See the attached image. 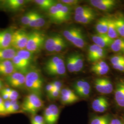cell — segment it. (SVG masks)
<instances>
[{
  "instance_id": "obj_47",
  "label": "cell",
  "mask_w": 124,
  "mask_h": 124,
  "mask_svg": "<svg viewBox=\"0 0 124 124\" xmlns=\"http://www.w3.org/2000/svg\"><path fill=\"white\" fill-rule=\"evenodd\" d=\"M47 95H48V97L49 98H50L51 99L55 100V99H57L58 98H60V92L58 91H57V90H53L52 92L48 94Z\"/></svg>"
},
{
  "instance_id": "obj_37",
  "label": "cell",
  "mask_w": 124,
  "mask_h": 124,
  "mask_svg": "<svg viewBox=\"0 0 124 124\" xmlns=\"http://www.w3.org/2000/svg\"><path fill=\"white\" fill-rule=\"evenodd\" d=\"M67 46V45L66 41L62 37V36H61L58 41L55 53H58L62 52V50H63Z\"/></svg>"
},
{
  "instance_id": "obj_44",
  "label": "cell",
  "mask_w": 124,
  "mask_h": 124,
  "mask_svg": "<svg viewBox=\"0 0 124 124\" xmlns=\"http://www.w3.org/2000/svg\"><path fill=\"white\" fill-rule=\"evenodd\" d=\"M60 3L63 4L65 5L70 7L73 6H77L80 3V1L78 0H61L60 1Z\"/></svg>"
},
{
  "instance_id": "obj_10",
  "label": "cell",
  "mask_w": 124,
  "mask_h": 124,
  "mask_svg": "<svg viewBox=\"0 0 124 124\" xmlns=\"http://www.w3.org/2000/svg\"><path fill=\"white\" fill-rule=\"evenodd\" d=\"M115 99L118 106L124 108V79H120L116 84Z\"/></svg>"
},
{
  "instance_id": "obj_28",
  "label": "cell",
  "mask_w": 124,
  "mask_h": 124,
  "mask_svg": "<svg viewBox=\"0 0 124 124\" xmlns=\"http://www.w3.org/2000/svg\"><path fill=\"white\" fill-rule=\"evenodd\" d=\"M110 118L108 115L96 116L92 119L90 124H109Z\"/></svg>"
},
{
  "instance_id": "obj_41",
  "label": "cell",
  "mask_w": 124,
  "mask_h": 124,
  "mask_svg": "<svg viewBox=\"0 0 124 124\" xmlns=\"http://www.w3.org/2000/svg\"><path fill=\"white\" fill-rule=\"evenodd\" d=\"M106 99V98L103 96H100L95 98L92 103V107L93 110L94 111Z\"/></svg>"
},
{
  "instance_id": "obj_43",
  "label": "cell",
  "mask_w": 124,
  "mask_h": 124,
  "mask_svg": "<svg viewBox=\"0 0 124 124\" xmlns=\"http://www.w3.org/2000/svg\"><path fill=\"white\" fill-rule=\"evenodd\" d=\"M109 106V104L108 100L106 99L102 104L96 108L94 111L98 113H103L106 111Z\"/></svg>"
},
{
  "instance_id": "obj_46",
  "label": "cell",
  "mask_w": 124,
  "mask_h": 124,
  "mask_svg": "<svg viewBox=\"0 0 124 124\" xmlns=\"http://www.w3.org/2000/svg\"><path fill=\"white\" fill-rule=\"evenodd\" d=\"M7 115L5 106V100L0 96V116Z\"/></svg>"
},
{
  "instance_id": "obj_19",
  "label": "cell",
  "mask_w": 124,
  "mask_h": 124,
  "mask_svg": "<svg viewBox=\"0 0 124 124\" xmlns=\"http://www.w3.org/2000/svg\"><path fill=\"white\" fill-rule=\"evenodd\" d=\"M46 24V20L42 15L35 12L34 16L31 19L29 26L33 28H40L44 26Z\"/></svg>"
},
{
  "instance_id": "obj_22",
  "label": "cell",
  "mask_w": 124,
  "mask_h": 124,
  "mask_svg": "<svg viewBox=\"0 0 124 124\" xmlns=\"http://www.w3.org/2000/svg\"><path fill=\"white\" fill-rule=\"evenodd\" d=\"M109 48L114 53H124V39L119 37L114 40Z\"/></svg>"
},
{
  "instance_id": "obj_33",
  "label": "cell",
  "mask_w": 124,
  "mask_h": 124,
  "mask_svg": "<svg viewBox=\"0 0 124 124\" xmlns=\"http://www.w3.org/2000/svg\"><path fill=\"white\" fill-rule=\"evenodd\" d=\"M33 53L28 51L26 49H23L17 51V55L23 59L29 62H31L32 59V55Z\"/></svg>"
},
{
  "instance_id": "obj_7",
  "label": "cell",
  "mask_w": 124,
  "mask_h": 124,
  "mask_svg": "<svg viewBox=\"0 0 124 124\" xmlns=\"http://www.w3.org/2000/svg\"><path fill=\"white\" fill-rule=\"evenodd\" d=\"M94 85L99 93L109 94L113 91V85L111 80L106 77L98 78L94 80Z\"/></svg>"
},
{
  "instance_id": "obj_4",
  "label": "cell",
  "mask_w": 124,
  "mask_h": 124,
  "mask_svg": "<svg viewBox=\"0 0 124 124\" xmlns=\"http://www.w3.org/2000/svg\"><path fill=\"white\" fill-rule=\"evenodd\" d=\"M82 30L76 27H71L62 31V36L75 47L83 49L86 45V41Z\"/></svg>"
},
{
  "instance_id": "obj_24",
  "label": "cell",
  "mask_w": 124,
  "mask_h": 124,
  "mask_svg": "<svg viewBox=\"0 0 124 124\" xmlns=\"http://www.w3.org/2000/svg\"><path fill=\"white\" fill-rule=\"evenodd\" d=\"M74 60L75 73L80 72L83 69L84 61V56L80 53H74Z\"/></svg>"
},
{
  "instance_id": "obj_26",
  "label": "cell",
  "mask_w": 124,
  "mask_h": 124,
  "mask_svg": "<svg viewBox=\"0 0 124 124\" xmlns=\"http://www.w3.org/2000/svg\"><path fill=\"white\" fill-rule=\"evenodd\" d=\"M48 11L49 17L51 20L54 23H60L59 13L56 5H55L53 7H52L48 10Z\"/></svg>"
},
{
  "instance_id": "obj_49",
  "label": "cell",
  "mask_w": 124,
  "mask_h": 124,
  "mask_svg": "<svg viewBox=\"0 0 124 124\" xmlns=\"http://www.w3.org/2000/svg\"><path fill=\"white\" fill-rule=\"evenodd\" d=\"M52 83L53 85V87H54V90H57L59 92H61L62 90V82L60 81H58V80H55L52 82Z\"/></svg>"
},
{
  "instance_id": "obj_5",
  "label": "cell",
  "mask_w": 124,
  "mask_h": 124,
  "mask_svg": "<svg viewBox=\"0 0 124 124\" xmlns=\"http://www.w3.org/2000/svg\"><path fill=\"white\" fill-rule=\"evenodd\" d=\"M46 36L41 31H32L29 33L26 49L31 53H34L39 51L44 46Z\"/></svg>"
},
{
  "instance_id": "obj_17",
  "label": "cell",
  "mask_w": 124,
  "mask_h": 124,
  "mask_svg": "<svg viewBox=\"0 0 124 124\" xmlns=\"http://www.w3.org/2000/svg\"><path fill=\"white\" fill-rule=\"evenodd\" d=\"M109 23V17H102L99 19L95 25V29L98 34H107Z\"/></svg>"
},
{
  "instance_id": "obj_40",
  "label": "cell",
  "mask_w": 124,
  "mask_h": 124,
  "mask_svg": "<svg viewBox=\"0 0 124 124\" xmlns=\"http://www.w3.org/2000/svg\"><path fill=\"white\" fill-rule=\"evenodd\" d=\"M31 122V124H46L43 116L38 115L32 116Z\"/></svg>"
},
{
  "instance_id": "obj_1",
  "label": "cell",
  "mask_w": 124,
  "mask_h": 124,
  "mask_svg": "<svg viewBox=\"0 0 124 124\" xmlns=\"http://www.w3.org/2000/svg\"><path fill=\"white\" fill-rule=\"evenodd\" d=\"M43 87V79L40 71L36 68L30 70L25 74V88L30 93L41 96Z\"/></svg>"
},
{
  "instance_id": "obj_25",
  "label": "cell",
  "mask_w": 124,
  "mask_h": 124,
  "mask_svg": "<svg viewBox=\"0 0 124 124\" xmlns=\"http://www.w3.org/2000/svg\"><path fill=\"white\" fill-rule=\"evenodd\" d=\"M26 2L23 0H8L6 1L5 5L8 9L15 11L20 9Z\"/></svg>"
},
{
  "instance_id": "obj_54",
  "label": "cell",
  "mask_w": 124,
  "mask_h": 124,
  "mask_svg": "<svg viewBox=\"0 0 124 124\" xmlns=\"http://www.w3.org/2000/svg\"><path fill=\"white\" fill-rule=\"evenodd\" d=\"M3 88V83L1 80L0 79V91Z\"/></svg>"
},
{
  "instance_id": "obj_16",
  "label": "cell",
  "mask_w": 124,
  "mask_h": 124,
  "mask_svg": "<svg viewBox=\"0 0 124 124\" xmlns=\"http://www.w3.org/2000/svg\"><path fill=\"white\" fill-rule=\"evenodd\" d=\"M56 6L60 14L61 23L66 22L70 19L72 13V8L69 6L59 2L56 3Z\"/></svg>"
},
{
  "instance_id": "obj_11",
  "label": "cell",
  "mask_w": 124,
  "mask_h": 124,
  "mask_svg": "<svg viewBox=\"0 0 124 124\" xmlns=\"http://www.w3.org/2000/svg\"><path fill=\"white\" fill-rule=\"evenodd\" d=\"M91 39L95 44L103 49L109 47L114 40L110 38L107 34H99L98 33L92 35Z\"/></svg>"
},
{
  "instance_id": "obj_45",
  "label": "cell",
  "mask_w": 124,
  "mask_h": 124,
  "mask_svg": "<svg viewBox=\"0 0 124 124\" xmlns=\"http://www.w3.org/2000/svg\"><path fill=\"white\" fill-rule=\"evenodd\" d=\"M9 100H18L19 98V94L15 90L11 89L9 93Z\"/></svg>"
},
{
  "instance_id": "obj_31",
  "label": "cell",
  "mask_w": 124,
  "mask_h": 124,
  "mask_svg": "<svg viewBox=\"0 0 124 124\" xmlns=\"http://www.w3.org/2000/svg\"><path fill=\"white\" fill-rule=\"evenodd\" d=\"M94 12L92 8L88 6H77L75 8V15H82Z\"/></svg>"
},
{
  "instance_id": "obj_55",
  "label": "cell",
  "mask_w": 124,
  "mask_h": 124,
  "mask_svg": "<svg viewBox=\"0 0 124 124\" xmlns=\"http://www.w3.org/2000/svg\"></svg>"
},
{
  "instance_id": "obj_36",
  "label": "cell",
  "mask_w": 124,
  "mask_h": 124,
  "mask_svg": "<svg viewBox=\"0 0 124 124\" xmlns=\"http://www.w3.org/2000/svg\"><path fill=\"white\" fill-rule=\"evenodd\" d=\"M35 11H30L25 13L21 18L20 21L24 25L29 26L31 19L33 18Z\"/></svg>"
},
{
  "instance_id": "obj_18",
  "label": "cell",
  "mask_w": 124,
  "mask_h": 124,
  "mask_svg": "<svg viewBox=\"0 0 124 124\" xmlns=\"http://www.w3.org/2000/svg\"><path fill=\"white\" fill-rule=\"evenodd\" d=\"M96 14L95 12L88 13L82 15H75L74 19L76 22L82 24H88L92 22L96 18Z\"/></svg>"
},
{
  "instance_id": "obj_30",
  "label": "cell",
  "mask_w": 124,
  "mask_h": 124,
  "mask_svg": "<svg viewBox=\"0 0 124 124\" xmlns=\"http://www.w3.org/2000/svg\"><path fill=\"white\" fill-rule=\"evenodd\" d=\"M91 91V87L90 84L87 81H86L84 86L82 88L80 89L76 92V94L81 98H88L90 95Z\"/></svg>"
},
{
  "instance_id": "obj_56",
  "label": "cell",
  "mask_w": 124,
  "mask_h": 124,
  "mask_svg": "<svg viewBox=\"0 0 124 124\" xmlns=\"http://www.w3.org/2000/svg\"></svg>"
},
{
  "instance_id": "obj_9",
  "label": "cell",
  "mask_w": 124,
  "mask_h": 124,
  "mask_svg": "<svg viewBox=\"0 0 124 124\" xmlns=\"http://www.w3.org/2000/svg\"><path fill=\"white\" fill-rule=\"evenodd\" d=\"M89 2L93 7L103 12L110 11L117 6L115 0H91Z\"/></svg>"
},
{
  "instance_id": "obj_39",
  "label": "cell",
  "mask_w": 124,
  "mask_h": 124,
  "mask_svg": "<svg viewBox=\"0 0 124 124\" xmlns=\"http://www.w3.org/2000/svg\"><path fill=\"white\" fill-rule=\"evenodd\" d=\"M107 51L106 49L101 48V49L99 51V52L91 59L90 62H92L93 63L98 60H102L105 57Z\"/></svg>"
},
{
  "instance_id": "obj_42",
  "label": "cell",
  "mask_w": 124,
  "mask_h": 124,
  "mask_svg": "<svg viewBox=\"0 0 124 124\" xmlns=\"http://www.w3.org/2000/svg\"><path fill=\"white\" fill-rule=\"evenodd\" d=\"M60 99L62 104L64 105L72 104L78 101L77 100L75 99L74 98L65 96H62V95H60Z\"/></svg>"
},
{
  "instance_id": "obj_34",
  "label": "cell",
  "mask_w": 124,
  "mask_h": 124,
  "mask_svg": "<svg viewBox=\"0 0 124 124\" xmlns=\"http://www.w3.org/2000/svg\"><path fill=\"white\" fill-rule=\"evenodd\" d=\"M65 65L67 70L70 73H75L74 60V54H72L68 56L66 60Z\"/></svg>"
},
{
  "instance_id": "obj_3",
  "label": "cell",
  "mask_w": 124,
  "mask_h": 124,
  "mask_svg": "<svg viewBox=\"0 0 124 124\" xmlns=\"http://www.w3.org/2000/svg\"><path fill=\"white\" fill-rule=\"evenodd\" d=\"M44 106V102L40 95L30 93L24 98L21 105V110L31 115H36Z\"/></svg>"
},
{
  "instance_id": "obj_20",
  "label": "cell",
  "mask_w": 124,
  "mask_h": 124,
  "mask_svg": "<svg viewBox=\"0 0 124 124\" xmlns=\"http://www.w3.org/2000/svg\"><path fill=\"white\" fill-rule=\"evenodd\" d=\"M115 27L120 37L124 39V15L119 14L113 17Z\"/></svg>"
},
{
  "instance_id": "obj_2",
  "label": "cell",
  "mask_w": 124,
  "mask_h": 124,
  "mask_svg": "<svg viewBox=\"0 0 124 124\" xmlns=\"http://www.w3.org/2000/svg\"><path fill=\"white\" fill-rule=\"evenodd\" d=\"M44 69L50 76H63L66 72L65 62L60 56H54L49 58L45 63Z\"/></svg>"
},
{
  "instance_id": "obj_14",
  "label": "cell",
  "mask_w": 124,
  "mask_h": 124,
  "mask_svg": "<svg viewBox=\"0 0 124 124\" xmlns=\"http://www.w3.org/2000/svg\"><path fill=\"white\" fill-rule=\"evenodd\" d=\"M61 36L55 34L47 37L45 41L44 47L48 53H55L58 41Z\"/></svg>"
},
{
  "instance_id": "obj_15",
  "label": "cell",
  "mask_w": 124,
  "mask_h": 124,
  "mask_svg": "<svg viewBox=\"0 0 124 124\" xmlns=\"http://www.w3.org/2000/svg\"><path fill=\"white\" fill-rule=\"evenodd\" d=\"M17 72L13 65L12 60H5L0 62V75L6 77Z\"/></svg>"
},
{
  "instance_id": "obj_50",
  "label": "cell",
  "mask_w": 124,
  "mask_h": 124,
  "mask_svg": "<svg viewBox=\"0 0 124 124\" xmlns=\"http://www.w3.org/2000/svg\"><path fill=\"white\" fill-rule=\"evenodd\" d=\"M12 106L13 105L11 103L10 100H8L5 101V109H6V111L7 115H9V112L12 107Z\"/></svg>"
},
{
  "instance_id": "obj_23",
  "label": "cell",
  "mask_w": 124,
  "mask_h": 124,
  "mask_svg": "<svg viewBox=\"0 0 124 124\" xmlns=\"http://www.w3.org/2000/svg\"><path fill=\"white\" fill-rule=\"evenodd\" d=\"M107 35L112 40H115L120 37L117 31L113 17H109L108 28Z\"/></svg>"
},
{
  "instance_id": "obj_27",
  "label": "cell",
  "mask_w": 124,
  "mask_h": 124,
  "mask_svg": "<svg viewBox=\"0 0 124 124\" xmlns=\"http://www.w3.org/2000/svg\"><path fill=\"white\" fill-rule=\"evenodd\" d=\"M34 2L40 7V9L43 10H48L57 3L53 0H36Z\"/></svg>"
},
{
  "instance_id": "obj_35",
  "label": "cell",
  "mask_w": 124,
  "mask_h": 124,
  "mask_svg": "<svg viewBox=\"0 0 124 124\" xmlns=\"http://www.w3.org/2000/svg\"><path fill=\"white\" fill-rule=\"evenodd\" d=\"M60 95L70 97L76 99L78 101L80 100L79 97L76 94V93H75L70 89L68 88L62 89L60 92Z\"/></svg>"
},
{
  "instance_id": "obj_51",
  "label": "cell",
  "mask_w": 124,
  "mask_h": 124,
  "mask_svg": "<svg viewBox=\"0 0 124 124\" xmlns=\"http://www.w3.org/2000/svg\"><path fill=\"white\" fill-rule=\"evenodd\" d=\"M112 66L113 68L115 70L124 73V62L117 64L112 65Z\"/></svg>"
},
{
  "instance_id": "obj_8",
  "label": "cell",
  "mask_w": 124,
  "mask_h": 124,
  "mask_svg": "<svg viewBox=\"0 0 124 124\" xmlns=\"http://www.w3.org/2000/svg\"><path fill=\"white\" fill-rule=\"evenodd\" d=\"M8 84L12 87L22 89L25 87V75L19 72H16L6 77Z\"/></svg>"
},
{
  "instance_id": "obj_52",
  "label": "cell",
  "mask_w": 124,
  "mask_h": 124,
  "mask_svg": "<svg viewBox=\"0 0 124 124\" xmlns=\"http://www.w3.org/2000/svg\"><path fill=\"white\" fill-rule=\"evenodd\" d=\"M53 90H54V87H53L52 82L48 84L45 87V90L47 94L52 92Z\"/></svg>"
},
{
  "instance_id": "obj_13",
  "label": "cell",
  "mask_w": 124,
  "mask_h": 124,
  "mask_svg": "<svg viewBox=\"0 0 124 124\" xmlns=\"http://www.w3.org/2000/svg\"><path fill=\"white\" fill-rule=\"evenodd\" d=\"M13 32L9 29L0 31V49L10 47Z\"/></svg>"
},
{
  "instance_id": "obj_12",
  "label": "cell",
  "mask_w": 124,
  "mask_h": 124,
  "mask_svg": "<svg viewBox=\"0 0 124 124\" xmlns=\"http://www.w3.org/2000/svg\"><path fill=\"white\" fill-rule=\"evenodd\" d=\"M13 65L18 72L25 75L29 70V68L31 62H29L19 57L17 55L12 60Z\"/></svg>"
},
{
  "instance_id": "obj_6",
  "label": "cell",
  "mask_w": 124,
  "mask_h": 124,
  "mask_svg": "<svg viewBox=\"0 0 124 124\" xmlns=\"http://www.w3.org/2000/svg\"><path fill=\"white\" fill-rule=\"evenodd\" d=\"M29 33L22 30L13 31L11 47L16 51L26 49Z\"/></svg>"
},
{
  "instance_id": "obj_38",
  "label": "cell",
  "mask_w": 124,
  "mask_h": 124,
  "mask_svg": "<svg viewBox=\"0 0 124 124\" xmlns=\"http://www.w3.org/2000/svg\"><path fill=\"white\" fill-rule=\"evenodd\" d=\"M110 62L112 65L124 62V55L121 54L114 55L110 58Z\"/></svg>"
},
{
  "instance_id": "obj_29",
  "label": "cell",
  "mask_w": 124,
  "mask_h": 124,
  "mask_svg": "<svg viewBox=\"0 0 124 124\" xmlns=\"http://www.w3.org/2000/svg\"><path fill=\"white\" fill-rule=\"evenodd\" d=\"M109 70V66L107 67L95 66L92 65L91 67L90 71L96 75H105L108 73Z\"/></svg>"
},
{
  "instance_id": "obj_21",
  "label": "cell",
  "mask_w": 124,
  "mask_h": 124,
  "mask_svg": "<svg viewBox=\"0 0 124 124\" xmlns=\"http://www.w3.org/2000/svg\"><path fill=\"white\" fill-rule=\"evenodd\" d=\"M17 51L12 47L0 49V62L5 60H12L16 55Z\"/></svg>"
},
{
  "instance_id": "obj_53",
  "label": "cell",
  "mask_w": 124,
  "mask_h": 124,
  "mask_svg": "<svg viewBox=\"0 0 124 124\" xmlns=\"http://www.w3.org/2000/svg\"><path fill=\"white\" fill-rule=\"evenodd\" d=\"M109 124H124L120 120L118 119H114L111 120Z\"/></svg>"
},
{
  "instance_id": "obj_48",
  "label": "cell",
  "mask_w": 124,
  "mask_h": 124,
  "mask_svg": "<svg viewBox=\"0 0 124 124\" xmlns=\"http://www.w3.org/2000/svg\"><path fill=\"white\" fill-rule=\"evenodd\" d=\"M13 105L12 107L9 112V115L18 113V112L20 111V110H21V105H20L19 102L17 103H16L14 105Z\"/></svg>"
},
{
  "instance_id": "obj_32",
  "label": "cell",
  "mask_w": 124,
  "mask_h": 124,
  "mask_svg": "<svg viewBox=\"0 0 124 124\" xmlns=\"http://www.w3.org/2000/svg\"><path fill=\"white\" fill-rule=\"evenodd\" d=\"M101 48H102L95 44L90 45L87 50V59L88 61L90 62L91 59L99 52Z\"/></svg>"
}]
</instances>
